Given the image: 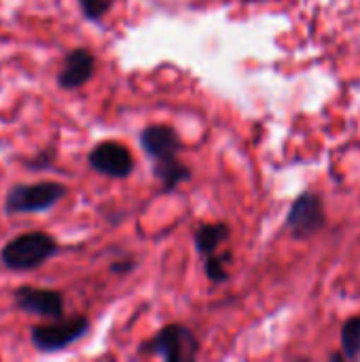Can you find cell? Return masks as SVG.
<instances>
[{
    "mask_svg": "<svg viewBox=\"0 0 360 362\" xmlns=\"http://www.w3.org/2000/svg\"><path fill=\"white\" fill-rule=\"evenodd\" d=\"M138 352L146 356H159L166 362H193L199 354V341L189 327L168 325L157 335L146 339Z\"/></svg>",
    "mask_w": 360,
    "mask_h": 362,
    "instance_id": "obj_4",
    "label": "cell"
},
{
    "mask_svg": "<svg viewBox=\"0 0 360 362\" xmlns=\"http://www.w3.org/2000/svg\"><path fill=\"white\" fill-rule=\"evenodd\" d=\"M229 259V255L223 259V257H216V252L214 255H210V257H206V261H204V272H206V278L212 282V284H223V282H227V278H229V272H227V261Z\"/></svg>",
    "mask_w": 360,
    "mask_h": 362,
    "instance_id": "obj_13",
    "label": "cell"
},
{
    "mask_svg": "<svg viewBox=\"0 0 360 362\" xmlns=\"http://www.w3.org/2000/svg\"><path fill=\"white\" fill-rule=\"evenodd\" d=\"M153 176L163 185L166 193H172L174 189H178V185L191 178V168L185 165L178 157H172L163 161H153Z\"/></svg>",
    "mask_w": 360,
    "mask_h": 362,
    "instance_id": "obj_11",
    "label": "cell"
},
{
    "mask_svg": "<svg viewBox=\"0 0 360 362\" xmlns=\"http://www.w3.org/2000/svg\"><path fill=\"white\" fill-rule=\"evenodd\" d=\"M229 235H231V229L227 223H204L195 229L193 242L202 257H210L221 248V244L229 240Z\"/></svg>",
    "mask_w": 360,
    "mask_h": 362,
    "instance_id": "obj_10",
    "label": "cell"
},
{
    "mask_svg": "<svg viewBox=\"0 0 360 362\" xmlns=\"http://www.w3.org/2000/svg\"><path fill=\"white\" fill-rule=\"evenodd\" d=\"M53 159H55V146H47L40 153H36L34 157H30L25 161V168L32 172H42V170H49L53 165Z\"/></svg>",
    "mask_w": 360,
    "mask_h": 362,
    "instance_id": "obj_15",
    "label": "cell"
},
{
    "mask_svg": "<svg viewBox=\"0 0 360 362\" xmlns=\"http://www.w3.org/2000/svg\"><path fill=\"white\" fill-rule=\"evenodd\" d=\"M62 252L59 242L47 231H25L0 248V263L11 272H34Z\"/></svg>",
    "mask_w": 360,
    "mask_h": 362,
    "instance_id": "obj_1",
    "label": "cell"
},
{
    "mask_svg": "<svg viewBox=\"0 0 360 362\" xmlns=\"http://www.w3.org/2000/svg\"><path fill=\"white\" fill-rule=\"evenodd\" d=\"M138 140H140L142 151L153 161H163V159L178 157V153L182 151V140L178 136V132L172 125H163V123L146 125L140 132Z\"/></svg>",
    "mask_w": 360,
    "mask_h": 362,
    "instance_id": "obj_9",
    "label": "cell"
},
{
    "mask_svg": "<svg viewBox=\"0 0 360 362\" xmlns=\"http://www.w3.org/2000/svg\"><path fill=\"white\" fill-rule=\"evenodd\" d=\"M95 74V55L93 51L85 49V47H76L70 49L64 59H62V68L57 72V87L64 91H74L85 87Z\"/></svg>",
    "mask_w": 360,
    "mask_h": 362,
    "instance_id": "obj_8",
    "label": "cell"
},
{
    "mask_svg": "<svg viewBox=\"0 0 360 362\" xmlns=\"http://www.w3.org/2000/svg\"><path fill=\"white\" fill-rule=\"evenodd\" d=\"M13 305L32 316H40L45 320L66 316V299L59 291L53 288H38V286H17L13 291Z\"/></svg>",
    "mask_w": 360,
    "mask_h": 362,
    "instance_id": "obj_7",
    "label": "cell"
},
{
    "mask_svg": "<svg viewBox=\"0 0 360 362\" xmlns=\"http://www.w3.org/2000/svg\"><path fill=\"white\" fill-rule=\"evenodd\" d=\"M339 344H342V352H344L346 361H356V358H360V314L359 316L348 318L342 325Z\"/></svg>",
    "mask_w": 360,
    "mask_h": 362,
    "instance_id": "obj_12",
    "label": "cell"
},
{
    "mask_svg": "<svg viewBox=\"0 0 360 362\" xmlns=\"http://www.w3.org/2000/svg\"><path fill=\"white\" fill-rule=\"evenodd\" d=\"M87 163L95 174L106 176V178H115V180H123V178L132 176V172L136 168L132 151L125 144H121L119 140L98 142L89 151Z\"/></svg>",
    "mask_w": 360,
    "mask_h": 362,
    "instance_id": "obj_6",
    "label": "cell"
},
{
    "mask_svg": "<svg viewBox=\"0 0 360 362\" xmlns=\"http://www.w3.org/2000/svg\"><path fill=\"white\" fill-rule=\"evenodd\" d=\"M68 195V187L57 180L17 182L4 195L6 214H40L55 208Z\"/></svg>",
    "mask_w": 360,
    "mask_h": 362,
    "instance_id": "obj_2",
    "label": "cell"
},
{
    "mask_svg": "<svg viewBox=\"0 0 360 362\" xmlns=\"http://www.w3.org/2000/svg\"><path fill=\"white\" fill-rule=\"evenodd\" d=\"M284 227L291 233L293 240H308L320 233L327 227V212L323 197L312 191H303L297 195V199L291 204Z\"/></svg>",
    "mask_w": 360,
    "mask_h": 362,
    "instance_id": "obj_5",
    "label": "cell"
},
{
    "mask_svg": "<svg viewBox=\"0 0 360 362\" xmlns=\"http://www.w3.org/2000/svg\"><path fill=\"white\" fill-rule=\"evenodd\" d=\"M76 2H79L81 15L91 23L102 21L112 8V0H76Z\"/></svg>",
    "mask_w": 360,
    "mask_h": 362,
    "instance_id": "obj_14",
    "label": "cell"
},
{
    "mask_svg": "<svg viewBox=\"0 0 360 362\" xmlns=\"http://www.w3.org/2000/svg\"><path fill=\"white\" fill-rule=\"evenodd\" d=\"M91 329V322L83 314L53 318L49 322L34 325L30 329V344L42 354H55L68 350L72 344L81 341Z\"/></svg>",
    "mask_w": 360,
    "mask_h": 362,
    "instance_id": "obj_3",
    "label": "cell"
}]
</instances>
